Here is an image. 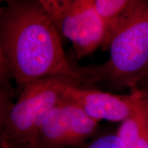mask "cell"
<instances>
[{
    "label": "cell",
    "mask_w": 148,
    "mask_h": 148,
    "mask_svg": "<svg viewBox=\"0 0 148 148\" xmlns=\"http://www.w3.org/2000/svg\"><path fill=\"white\" fill-rule=\"evenodd\" d=\"M0 61L18 86L62 75L82 83L40 0H8L0 8Z\"/></svg>",
    "instance_id": "obj_1"
},
{
    "label": "cell",
    "mask_w": 148,
    "mask_h": 148,
    "mask_svg": "<svg viewBox=\"0 0 148 148\" xmlns=\"http://www.w3.org/2000/svg\"><path fill=\"white\" fill-rule=\"evenodd\" d=\"M110 57L98 65L77 67L84 88L99 84L132 90L148 73V0H134L110 40Z\"/></svg>",
    "instance_id": "obj_2"
},
{
    "label": "cell",
    "mask_w": 148,
    "mask_h": 148,
    "mask_svg": "<svg viewBox=\"0 0 148 148\" xmlns=\"http://www.w3.org/2000/svg\"><path fill=\"white\" fill-rule=\"evenodd\" d=\"M70 86L83 87L72 77L57 75L26 85L19 99L0 115L1 148H36L38 132L48 114Z\"/></svg>",
    "instance_id": "obj_3"
},
{
    "label": "cell",
    "mask_w": 148,
    "mask_h": 148,
    "mask_svg": "<svg viewBox=\"0 0 148 148\" xmlns=\"http://www.w3.org/2000/svg\"><path fill=\"white\" fill-rule=\"evenodd\" d=\"M59 34L73 44L78 58L103 47L106 28L88 0H40Z\"/></svg>",
    "instance_id": "obj_4"
},
{
    "label": "cell",
    "mask_w": 148,
    "mask_h": 148,
    "mask_svg": "<svg viewBox=\"0 0 148 148\" xmlns=\"http://www.w3.org/2000/svg\"><path fill=\"white\" fill-rule=\"evenodd\" d=\"M98 123L64 95L45 118L38 132L36 148L82 146L97 132Z\"/></svg>",
    "instance_id": "obj_5"
},
{
    "label": "cell",
    "mask_w": 148,
    "mask_h": 148,
    "mask_svg": "<svg viewBox=\"0 0 148 148\" xmlns=\"http://www.w3.org/2000/svg\"><path fill=\"white\" fill-rule=\"evenodd\" d=\"M65 97L71 99L96 121H123L135 116L148 118V91L140 88L131 90L126 95L81 86H70Z\"/></svg>",
    "instance_id": "obj_6"
},
{
    "label": "cell",
    "mask_w": 148,
    "mask_h": 148,
    "mask_svg": "<svg viewBox=\"0 0 148 148\" xmlns=\"http://www.w3.org/2000/svg\"><path fill=\"white\" fill-rule=\"evenodd\" d=\"M106 28V38L103 50L109 49L110 40L130 9L134 0H88Z\"/></svg>",
    "instance_id": "obj_7"
},
{
    "label": "cell",
    "mask_w": 148,
    "mask_h": 148,
    "mask_svg": "<svg viewBox=\"0 0 148 148\" xmlns=\"http://www.w3.org/2000/svg\"><path fill=\"white\" fill-rule=\"evenodd\" d=\"M147 127V116L142 115L132 116L121 122L116 134L122 140L125 148H131L140 135Z\"/></svg>",
    "instance_id": "obj_8"
},
{
    "label": "cell",
    "mask_w": 148,
    "mask_h": 148,
    "mask_svg": "<svg viewBox=\"0 0 148 148\" xmlns=\"http://www.w3.org/2000/svg\"><path fill=\"white\" fill-rule=\"evenodd\" d=\"M79 148H125V147L116 134H108L99 136L88 145L79 146Z\"/></svg>",
    "instance_id": "obj_9"
},
{
    "label": "cell",
    "mask_w": 148,
    "mask_h": 148,
    "mask_svg": "<svg viewBox=\"0 0 148 148\" xmlns=\"http://www.w3.org/2000/svg\"><path fill=\"white\" fill-rule=\"evenodd\" d=\"M131 148H148V127L140 135Z\"/></svg>",
    "instance_id": "obj_10"
},
{
    "label": "cell",
    "mask_w": 148,
    "mask_h": 148,
    "mask_svg": "<svg viewBox=\"0 0 148 148\" xmlns=\"http://www.w3.org/2000/svg\"><path fill=\"white\" fill-rule=\"evenodd\" d=\"M138 88L148 91V73L144 76V77L138 84Z\"/></svg>",
    "instance_id": "obj_11"
}]
</instances>
